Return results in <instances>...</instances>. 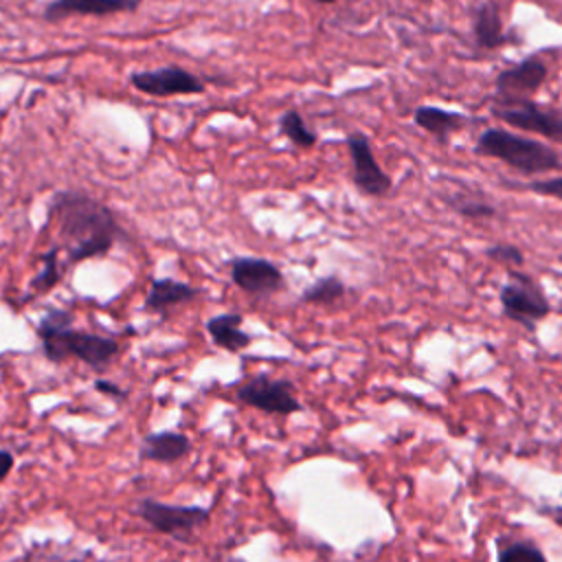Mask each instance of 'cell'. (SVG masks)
I'll return each mask as SVG.
<instances>
[{"mask_svg": "<svg viewBox=\"0 0 562 562\" xmlns=\"http://www.w3.org/2000/svg\"><path fill=\"white\" fill-rule=\"evenodd\" d=\"M48 220L55 224L70 263L103 257L121 233L114 213L83 191L55 193L48 204Z\"/></svg>", "mask_w": 562, "mask_h": 562, "instance_id": "cell-1", "label": "cell"}, {"mask_svg": "<svg viewBox=\"0 0 562 562\" xmlns=\"http://www.w3.org/2000/svg\"><path fill=\"white\" fill-rule=\"evenodd\" d=\"M72 314L64 307H48L37 323V336L42 351L50 362H64L66 358H79L92 371H105L119 353L114 338L72 329Z\"/></svg>", "mask_w": 562, "mask_h": 562, "instance_id": "cell-2", "label": "cell"}, {"mask_svg": "<svg viewBox=\"0 0 562 562\" xmlns=\"http://www.w3.org/2000/svg\"><path fill=\"white\" fill-rule=\"evenodd\" d=\"M474 154L501 160L525 176L562 169V158L553 147H549L542 140L520 136L501 127L483 130L481 136L476 138Z\"/></svg>", "mask_w": 562, "mask_h": 562, "instance_id": "cell-3", "label": "cell"}, {"mask_svg": "<svg viewBox=\"0 0 562 562\" xmlns=\"http://www.w3.org/2000/svg\"><path fill=\"white\" fill-rule=\"evenodd\" d=\"M492 116L512 127L540 134L549 140L562 143V110L542 105L529 97L525 99H501L496 97L490 108Z\"/></svg>", "mask_w": 562, "mask_h": 562, "instance_id": "cell-4", "label": "cell"}, {"mask_svg": "<svg viewBox=\"0 0 562 562\" xmlns=\"http://www.w3.org/2000/svg\"><path fill=\"white\" fill-rule=\"evenodd\" d=\"M498 299L503 314L529 331H536V325L551 312L540 285L531 277L516 270H509V279L503 283Z\"/></svg>", "mask_w": 562, "mask_h": 562, "instance_id": "cell-5", "label": "cell"}, {"mask_svg": "<svg viewBox=\"0 0 562 562\" xmlns=\"http://www.w3.org/2000/svg\"><path fill=\"white\" fill-rule=\"evenodd\" d=\"M136 514L158 533L171 538H189L198 527L209 520V509L198 505H167L156 498H140Z\"/></svg>", "mask_w": 562, "mask_h": 562, "instance_id": "cell-6", "label": "cell"}, {"mask_svg": "<svg viewBox=\"0 0 562 562\" xmlns=\"http://www.w3.org/2000/svg\"><path fill=\"white\" fill-rule=\"evenodd\" d=\"M237 400L263 413L290 415L301 411L290 380H274L270 375H252L237 389Z\"/></svg>", "mask_w": 562, "mask_h": 562, "instance_id": "cell-7", "label": "cell"}, {"mask_svg": "<svg viewBox=\"0 0 562 562\" xmlns=\"http://www.w3.org/2000/svg\"><path fill=\"white\" fill-rule=\"evenodd\" d=\"M347 147L353 165V184L358 191L371 198H384L389 195L393 182L389 173L380 167V162L373 156V149L369 145V138L362 132H351L347 136Z\"/></svg>", "mask_w": 562, "mask_h": 562, "instance_id": "cell-8", "label": "cell"}, {"mask_svg": "<svg viewBox=\"0 0 562 562\" xmlns=\"http://www.w3.org/2000/svg\"><path fill=\"white\" fill-rule=\"evenodd\" d=\"M130 83L149 97H176V94H200L204 81L180 66H162L156 70H140L130 77Z\"/></svg>", "mask_w": 562, "mask_h": 562, "instance_id": "cell-9", "label": "cell"}, {"mask_svg": "<svg viewBox=\"0 0 562 562\" xmlns=\"http://www.w3.org/2000/svg\"><path fill=\"white\" fill-rule=\"evenodd\" d=\"M549 70L547 64L538 57H525L522 61L501 70L494 79V88H496V97L501 99H525L531 97L547 79Z\"/></svg>", "mask_w": 562, "mask_h": 562, "instance_id": "cell-10", "label": "cell"}, {"mask_svg": "<svg viewBox=\"0 0 562 562\" xmlns=\"http://www.w3.org/2000/svg\"><path fill=\"white\" fill-rule=\"evenodd\" d=\"M231 279L248 294L266 296L283 288V274L279 266L261 257H237L231 261Z\"/></svg>", "mask_w": 562, "mask_h": 562, "instance_id": "cell-11", "label": "cell"}, {"mask_svg": "<svg viewBox=\"0 0 562 562\" xmlns=\"http://www.w3.org/2000/svg\"><path fill=\"white\" fill-rule=\"evenodd\" d=\"M140 0H50L44 7V20L59 22L70 15H114L136 11Z\"/></svg>", "mask_w": 562, "mask_h": 562, "instance_id": "cell-12", "label": "cell"}, {"mask_svg": "<svg viewBox=\"0 0 562 562\" xmlns=\"http://www.w3.org/2000/svg\"><path fill=\"white\" fill-rule=\"evenodd\" d=\"M472 37L474 44L483 50H494L509 42V35L503 31L501 7L496 0H483L472 11Z\"/></svg>", "mask_w": 562, "mask_h": 562, "instance_id": "cell-13", "label": "cell"}, {"mask_svg": "<svg viewBox=\"0 0 562 562\" xmlns=\"http://www.w3.org/2000/svg\"><path fill=\"white\" fill-rule=\"evenodd\" d=\"M413 121L417 127H422L424 132L435 136L441 145H446L452 134L461 132L470 123V119L465 114L454 112V110H443L437 105H419L413 112Z\"/></svg>", "mask_w": 562, "mask_h": 562, "instance_id": "cell-14", "label": "cell"}, {"mask_svg": "<svg viewBox=\"0 0 562 562\" xmlns=\"http://www.w3.org/2000/svg\"><path fill=\"white\" fill-rule=\"evenodd\" d=\"M191 450V441L182 432H149L143 437L140 457L154 463H176L184 459Z\"/></svg>", "mask_w": 562, "mask_h": 562, "instance_id": "cell-15", "label": "cell"}, {"mask_svg": "<svg viewBox=\"0 0 562 562\" xmlns=\"http://www.w3.org/2000/svg\"><path fill=\"white\" fill-rule=\"evenodd\" d=\"M200 296V288L184 283V281H176V279H156L149 285L147 299H145V310L147 312H165L171 305H180V303H189L195 301Z\"/></svg>", "mask_w": 562, "mask_h": 562, "instance_id": "cell-16", "label": "cell"}, {"mask_svg": "<svg viewBox=\"0 0 562 562\" xmlns=\"http://www.w3.org/2000/svg\"><path fill=\"white\" fill-rule=\"evenodd\" d=\"M206 331L211 340L226 349V351H241L250 345V334L241 329V316L231 312V314H217L206 321Z\"/></svg>", "mask_w": 562, "mask_h": 562, "instance_id": "cell-17", "label": "cell"}, {"mask_svg": "<svg viewBox=\"0 0 562 562\" xmlns=\"http://www.w3.org/2000/svg\"><path fill=\"white\" fill-rule=\"evenodd\" d=\"M345 292H347V288L338 277H323L303 290L301 301L312 303V305H331L338 299H342Z\"/></svg>", "mask_w": 562, "mask_h": 562, "instance_id": "cell-18", "label": "cell"}, {"mask_svg": "<svg viewBox=\"0 0 562 562\" xmlns=\"http://www.w3.org/2000/svg\"><path fill=\"white\" fill-rule=\"evenodd\" d=\"M279 130H281V134H283L288 140H292L296 147L307 149V147H314V145H316V134H314L312 130H307L305 121L301 119V114H299L296 110L283 112V116H281V121H279Z\"/></svg>", "mask_w": 562, "mask_h": 562, "instance_id": "cell-19", "label": "cell"}, {"mask_svg": "<svg viewBox=\"0 0 562 562\" xmlns=\"http://www.w3.org/2000/svg\"><path fill=\"white\" fill-rule=\"evenodd\" d=\"M44 268L40 270V274H35L31 279V290L35 294H44L48 292L53 285H57L61 281V268H59V248H50L42 255Z\"/></svg>", "mask_w": 562, "mask_h": 562, "instance_id": "cell-20", "label": "cell"}, {"mask_svg": "<svg viewBox=\"0 0 562 562\" xmlns=\"http://www.w3.org/2000/svg\"><path fill=\"white\" fill-rule=\"evenodd\" d=\"M498 562H547L544 553L531 542H509L498 551Z\"/></svg>", "mask_w": 562, "mask_h": 562, "instance_id": "cell-21", "label": "cell"}, {"mask_svg": "<svg viewBox=\"0 0 562 562\" xmlns=\"http://www.w3.org/2000/svg\"><path fill=\"white\" fill-rule=\"evenodd\" d=\"M448 204L463 217L468 220H483V217H494L496 215V209L483 200H474V198H468V200H448Z\"/></svg>", "mask_w": 562, "mask_h": 562, "instance_id": "cell-22", "label": "cell"}, {"mask_svg": "<svg viewBox=\"0 0 562 562\" xmlns=\"http://www.w3.org/2000/svg\"><path fill=\"white\" fill-rule=\"evenodd\" d=\"M514 189H525L538 195H547V198H558L562 200V176L555 178H547V180H531L527 184H509Z\"/></svg>", "mask_w": 562, "mask_h": 562, "instance_id": "cell-23", "label": "cell"}, {"mask_svg": "<svg viewBox=\"0 0 562 562\" xmlns=\"http://www.w3.org/2000/svg\"><path fill=\"white\" fill-rule=\"evenodd\" d=\"M485 252H487L490 259L503 261V263H509V266H522L525 263V257H522L520 248H516L512 244H496V246H490Z\"/></svg>", "mask_w": 562, "mask_h": 562, "instance_id": "cell-24", "label": "cell"}, {"mask_svg": "<svg viewBox=\"0 0 562 562\" xmlns=\"http://www.w3.org/2000/svg\"><path fill=\"white\" fill-rule=\"evenodd\" d=\"M94 389L97 391H101V393H105V395H112V397H119V400H123V391L116 386V384H112V382H105V380H97L94 382Z\"/></svg>", "mask_w": 562, "mask_h": 562, "instance_id": "cell-25", "label": "cell"}, {"mask_svg": "<svg viewBox=\"0 0 562 562\" xmlns=\"http://www.w3.org/2000/svg\"><path fill=\"white\" fill-rule=\"evenodd\" d=\"M13 468V454L9 450H0V483L9 476Z\"/></svg>", "mask_w": 562, "mask_h": 562, "instance_id": "cell-26", "label": "cell"}, {"mask_svg": "<svg viewBox=\"0 0 562 562\" xmlns=\"http://www.w3.org/2000/svg\"><path fill=\"white\" fill-rule=\"evenodd\" d=\"M318 2H323V4H331V2H336V0H318Z\"/></svg>", "mask_w": 562, "mask_h": 562, "instance_id": "cell-27", "label": "cell"}, {"mask_svg": "<svg viewBox=\"0 0 562 562\" xmlns=\"http://www.w3.org/2000/svg\"><path fill=\"white\" fill-rule=\"evenodd\" d=\"M417 2H430V0H417Z\"/></svg>", "mask_w": 562, "mask_h": 562, "instance_id": "cell-28", "label": "cell"}, {"mask_svg": "<svg viewBox=\"0 0 562 562\" xmlns=\"http://www.w3.org/2000/svg\"><path fill=\"white\" fill-rule=\"evenodd\" d=\"M70 562H79V560H70Z\"/></svg>", "mask_w": 562, "mask_h": 562, "instance_id": "cell-29", "label": "cell"}]
</instances>
